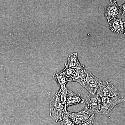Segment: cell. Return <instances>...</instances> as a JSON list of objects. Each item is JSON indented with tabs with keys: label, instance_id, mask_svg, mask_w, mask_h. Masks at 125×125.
Listing matches in <instances>:
<instances>
[{
	"label": "cell",
	"instance_id": "12",
	"mask_svg": "<svg viewBox=\"0 0 125 125\" xmlns=\"http://www.w3.org/2000/svg\"><path fill=\"white\" fill-rule=\"evenodd\" d=\"M53 78L60 88L66 87L67 83L70 82L69 79L62 71L55 72L53 74Z\"/></svg>",
	"mask_w": 125,
	"mask_h": 125
},
{
	"label": "cell",
	"instance_id": "4",
	"mask_svg": "<svg viewBox=\"0 0 125 125\" xmlns=\"http://www.w3.org/2000/svg\"><path fill=\"white\" fill-rule=\"evenodd\" d=\"M87 68L83 66L82 69L65 67L62 72L69 79L70 82H75L81 83L85 79Z\"/></svg>",
	"mask_w": 125,
	"mask_h": 125
},
{
	"label": "cell",
	"instance_id": "5",
	"mask_svg": "<svg viewBox=\"0 0 125 125\" xmlns=\"http://www.w3.org/2000/svg\"><path fill=\"white\" fill-rule=\"evenodd\" d=\"M83 111L90 116L93 115L99 114L100 111L99 99L98 95L89 94L87 96L85 106Z\"/></svg>",
	"mask_w": 125,
	"mask_h": 125
},
{
	"label": "cell",
	"instance_id": "7",
	"mask_svg": "<svg viewBox=\"0 0 125 125\" xmlns=\"http://www.w3.org/2000/svg\"><path fill=\"white\" fill-rule=\"evenodd\" d=\"M104 14L108 23L121 15L120 9L116 1L110 0L109 4L104 9Z\"/></svg>",
	"mask_w": 125,
	"mask_h": 125
},
{
	"label": "cell",
	"instance_id": "2",
	"mask_svg": "<svg viewBox=\"0 0 125 125\" xmlns=\"http://www.w3.org/2000/svg\"><path fill=\"white\" fill-rule=\"evenodd\" d=\"M99 99L100 105L99 114H108L116 105L125 101V98L121 97L119 96L112 97L99 96Z\"/></svg>",
	"mask_w": 125,
	"mask_h": 125
},
{
	"label": "cell",
	"instance_id": "1",
	"mask_svg": "<svg viewBox=\"0 0 125 125\" xmlns=\"http://www.w3.org/2000/svg\"><path fill=\"white\" fill-rule=\"evenodd\" d=\"M49 107L50 116L57 122H60L68 112L66 105L61 102L57 93L51 100Z\"/></svg>",
	"mask_w": 125,
	"mask_h": 125
},
{
	"label": "cell",
	"instance_id": "9",
	"mask_svg": "<svg viewBox=\"0 0 125 125\" xmlns=\"http://www.w3.org/2000/svg\"><path fill=\"white\" fill-rule=\"evenodd\" d=\"M68 114L69 118L76 125H80L85 123L91 117L83 110L77 113L68 111Z\"/></svg>",
	"mask_w": 125,
	"mask_h": 125
},
{
	"label": "cell",
	"instance_id": "10",
	"mask_svg": "<svg viewBox=\"0 0 125 125\" xmlns=\"http://www.w3.org/2000/svg\"><path fill=\"white\" fill-rule=\"evenodd\" d=\"M84 102L83 99L81 97L80 94H76L69 90L66 100L67 107L76 104H83Z\"/></svg>",
	"mask_w": 125,
	"mask_h": 125
},
{
	"label": "cell",
	"instance_id": "14",
	"mask_svg": "<svg viewBox=\"0 0 125 125\" xmlns=\"http://www.w3.org/2000/svg\"><path fill=\"white\" fill-rule=\"evenodd\" d=\"M94 116L95 115H93L85 123L79 125H93L94 120Z\"/></svg>",
	"mask_w": 125,
	"mask_h": 125
},
{
	"label": "cell",
	"instance_id": "13",
	"mask_svg": "<svg viewBox=\"0 0 125 125\" xmlns=\"http://www.w3.org/2000/svg\"><path fill=\"white\" fill-rule=\"evenodd\" d=\"M60 123L61 125H76L69 117L68 112L61 121Z\"/></svg>",
	"mask_w": 125,
	"mask_h": 125
},
{
	"label": "cell",
	"instance_id": "11",
	"mask_svg": "<svg viewBox=\"0 0 125 125\" xmlns=\"http://www.w3.org/2000/svg\"><path fill=\"white\" fill-rule=\"evenodd\" d=\"M78 55V53L76 52L70 55L67 58V62L65 64V67L75 69H82L83 65H81L79 61Z\"/></svg>",
	"mask_w": 125,
	"mask_h": 125
},
{
	"label": "cell",
	"instance_id": "6",
	"mask_svg": "<svg viewBox=\"0 0 125 125\" xmlns=\"http://www.w3.org/2000/svg\"><path fill=\"white\" fill-rule=\"evenodd\" d=\"M99 97H112L119 96L118 90L110 81L101 82L97 93Z\"/></svg>",
	"mask_w": 125,
	"mask_h": 125
},
{
	"label": "cell",
	"instance_id": "15",
	"mask_svg": "<svg viewBox=\"0 0 125 125\" xmlns=\"http://www.w3.org/2000/svg\"><path fill=\"white\" fill-rule=\"evenodd\" d=\"M121 11V15L125 18V2L123 4L119 5Z\"/></svg>",
	"mask_w": 125,
	"mask_h": 125
},
{
	"label": "cell",
	"instance_id": "8",
	"mask_svg": "<svg viewBox=\"0 0 125 125\" xmlns=\"http://www.w3.org/2000/svg\"><path fill=\"white\" fill-rule=\"evenodd\" d=\"M109 29L114 33L125 35V18L121 15L108 23Z\"/></svg>",
	"mask_w": 125,
	"mask_h": 125
},
{
	"label": "cell",
	"instance_id": "3",
	"mask_svg": "<svg viewBox=\"0 0 125 125\" xmlns=\"http://www.w3.org/2000/svg\"><path fill=\"white\" fill-rule=\"evenodd\" d=\"M101 82V80L94 75L87 68L85 79L80 84L90 94L94 95L97 94L99 86Z\"/></svg>",
	"mask_w": 125,
	"mask_h": 125
}]
</instances>
